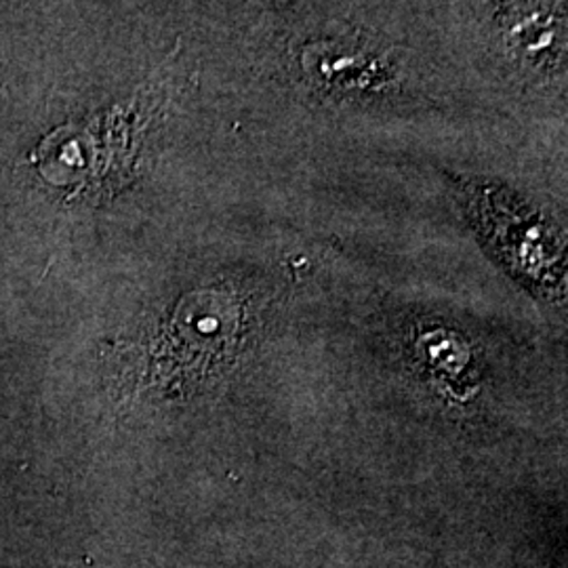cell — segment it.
<instances>
[{"label":"cell","mask_w":568,"mask_h":568,"mask_svg":"<svg viewBox=\"0 0 568 568\" xmlns=\"http://www.w3.org/2000/svg\"><path fill=\"white\" fill-rule=\"evenodd\" d=\"M509 39L514 49L528 61L539 63L541 55L544 61L549 55H558V16H546L539 11L525 16L514 23Z\"/></svg>","instance_id":"6da1fadb"}]
</instances>
